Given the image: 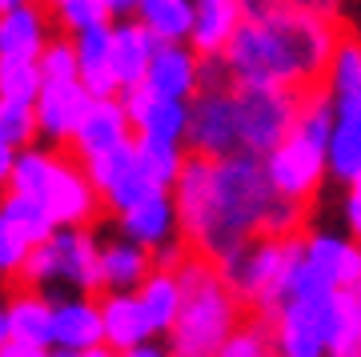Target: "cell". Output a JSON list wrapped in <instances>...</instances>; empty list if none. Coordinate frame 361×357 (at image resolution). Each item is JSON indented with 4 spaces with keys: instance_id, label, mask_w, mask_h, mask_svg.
Listing matches in <instances>:
<instances>
[{
    "instance_id": "6da1fadb",
    "label": "cell",
    "mask_w": 361,
    "mask_h": 357,
    "mask_svg": "<svg viewBox=\"0 0 361 357\" xmlns=\"http://www.w3.org/2000/svg\"><path fill=\"white\" fill-rule=\"evenodd\" d=\"M180 277V313L169 329V357H217L229 333L241 325L245 309L217 273V265L201 253L177 269Z\"/></svg>"
},
{
    "instance_id": "7a4b0ae2",
    "label": "cell",
    "mask_w": 361,
    "mask_h": 357,
    "mask_svg": "<svg viewBox=\"0 0 361 357\" xmlns=\"http://www.w3.org/2000/svg\"><path fill=\"white\" fill-rule=\"evenodd\" d=\"M233 101H237V133H241V145H245L249 153L269 157L293 133L305 97L293 89H273V85H237L233 89Z\"/></svg>"
},
{
    "instance_id": "3957f363",
    "label": "cell",
    "mask_w": 361,
    "mask_h": 357,
    "mask_svg": "<svg viewBox=\"0 0 361 357\" xmlns=\"http://www.w3.org/2000/svg\"><path fill=\"white\" fill-rule=\"evenodd\" d=\"M341 321V305H337V289L310 297H289L277 317V349L289 357H322L329 349Z\"/></svg>"
},
{
    "instance_id": "277c9868",
    "label": "cell",
    "mask_w": 361,
    "mask_h": 357,
    "mask_svg": "<svg viewBox=\"0 0 361 357\" xmlns=\"http://www.w3.org/2000/svg\"><path fill=\"white\" fill-rule=\"evenodd\" d=\"M325 161H329V145L322 140H310L305 133H289V137L277 145L265 161L269 169V181L273 189L281 197H293V201H313L317 189H322V177H325Z\"/></svg>"
},
{
    "instance_id": "5b68a950",
    "label": "cell",
    "mask_w": 361,
    "mask_h": 357,
    "mask_svg": "<svg viewBox=\"0 0 361 357\" xmlns=\"http://www.w3.org/2000/svg\"><path fill=\"white\" fill-rule=\"evenodd\" d=\"M40 201L52 209L56 225H68V229H89L104 209L101 193H97V185L89 177V169L80 165V161H73V157L68 161L65 157L52 161L49 185L40 193Z\"/></svg>"
},
{
    "instance_id": "8992f818",
    "label": "cell",
    "mask_w": 361,
    "mask_h": 357,
    "mask_svg": "<svg viewBox=\"0 0 361 357\" xmlns=\"http://www.w3.org/2000/svg\"><path fill=\"white\" fill-rule=\"evenodd\" d=\"M133 137H137V128H133V116L125 109V101L121 97H97L89 104L85 121L77 125L73 140H68V157L85 165V161L109 153V149H116V145H125Z\"/></svg>"
},
{
    "instance_id": "52a82bcc",
    "label": "cell",
    "mask_w": 361,
    "mask_h": 357,
    "mask_svg": "<svg viewBox=\"0 0 361 357\" xmlns=\"http://www.w3.org/2000/svg\"><path fill=\"white\" fill-rule=\"evenodd\" d=\"M189 145L209 157H225L241 145L237 133V101L233 92H197L189 109Z\"/></svg>"
},
{
    "instance_id": "ba28073f",
    "label": "cell",
    "mask_w": 361,
    "mask_h": 357,
    "mask_svg": "<svg viewBox=\"0 0 361 357\" xmlns=\"http://www.w3.org/2000/svg\"><path fill=\"white\" fill-rule=\"evenodd\" d=\"M92 101L97 97L85 89V80H44L40 97L32 101L37 104V121H40V137L68 145Z\"/></svg>"
},
{
    "instance_id": "9c48e42d",
    "label": "cell",
    "mask_w": 361,
    "mask_h": 357,
    "mask_svg": "<svg viewBox=\"0 0 361 357\" xmlns=\"http://www.w3.org/2000/svg\"><path fill=\"white\" fill-rule=\"evenodd\" d=\"M49 245H52V257H56V281H68V285H77L80 294H92V297L104 294L101 249H97L89 229L61 225L49 237Z\"/></svg>"
},
{
    "instance_id": "30bf717a",
    "label": "cell",
    "mask_w": 361,
    "mask_h": 357,
    "mask_svg": "<svg viewBox=\"0 0 361 357\" xmlns=\"http://www.w3.org/2000/svg\"><path fill=\"white\" fill-rule=\"evenodd\" d=\"M116 217H121V233L125 237L149 245V249L165 245L169 237H177V205H173L169 189H153L149 197H141L137 205H129Z\"/></svg>"
},
{
    "instance_id": "8fae6325",
    "label": "cell",
    "mask_w": 361,
    "mask_h": 357,
    "mask_svg": "<svg viewBox=\"0 0 361 357\" xmlns=\"http://www.w3.org/2000/svg\"><path fill=\"white\" fill-rule=\"evenodd\" d=\"M97 301H101V321H104V345H113L116 353H125L133 345L149 341L153 321H149V313H145L137 294H113V289H104Z\"/></svg>"
},
{
    "instance_id": "7c38bea8",
    "label": "cell",
    "mask_w": 361,
    "mask_h": 357,
    "mask_svg": "<svg viewBox=\"0 0 361 357\" xmlns=\"http://www.w3.org/2000/svg\"><path fill=\"white\" fill-rule=\"evenodd\" d=\"M49 4H16L0 13V56H40L49 44Z\"/></svg>"
},
{
    "instance_id": "4fadbf2b",
    "label": "cell",
    "mask_w": 361,
    "mask_h": 357,
    "mask_svg": "<svg viewBox=\"0 0 361 357\" xmlns=\"http://www.w3.org/2000/svg\"><path fill=\"white\" fill-rule=\"evenodd\" d=\"M77 56H80V80L92 97H121V80L113 73V28L92 25L77 32Z\"/></svg>"
},
{
    "instance_id": "5bb4252c",
    "label": "cell",
    "mask_w": 361,
    "mask_h": 357,
    "mask_svg": "<svg viewBox=\"0 0 361 357\" xmlns=\"http://www.w3.org/2000/svg\"><path fill=\"white\" fill-rule=\"evenodd\" d=\"M241 25V0H193V52L197 56H217L225 52L229 37Z\"/></svg>"
},
{
    "instance_id": "9a60e30c",
    "label": "cell",
    "mask_w": 361,
    "mask_h": 357,
    "mask_svg": "<svg viewBox=\"0 0 361 357\" xmlns=\"http://www.w3.org/2000/svg\"><path fill=\"white\" fill-rule=\"evenodd\" d=\"M161 40L141 25V20H125V25L113 28V73L121 80V89L129 85H141L149 77V64H153V52Z\"/></svg>"
},
{
    "instance_id": "2e32d148",
    "label": "cell",
    "mask_w": 361,
    "mask_h": 357,
    "mask_svg": "<svg viewBox=\"0 0 361 357\" xmlns=\"http://www.w3.org/2000/svg\"><path fill=\"white\" fill-rule=\"evenodd\" d=\"M104 341V321H101V301L92 294L77 301H56V321H52V345L65 349H89Z\"/></svg>"
},
{
    "instance_id": "e0dca14e",
    "label": "cell",
    "mask_w": 361,
    "mask_h": 357,
    "mask_svg": "<svg viewBox=\"0 0 361 357\" xmlns=\"http://www.w3.org/2000/svg\"><path fill=\"white\" fill-rule=\"evenodd\" d=\"M197 52L180 49V44H157L153 64H149V89L157 97H173V101H185L197 92Z\"/></svg>"
},
{
    "instance_id": "ac0fdd59",
    "label": "cell",
    "mask_w": 361,
    "mask_h": 357,
    "mask_svg": "<svg viewBox=\"0 0 361 357\" xmlns=\"http://www.w3.org/2000/svg\"><path fill=\"white\" fill-rule=\"evenodd\" d=\"M153 249L141 241H113L101 249V273H104V289L113 294H129V289H141V281L153 273Z\"/></svg>"
},
{
    "instance_id": "d6986e66",
    "label": "cell",
    "mask_w": 361,
    "mask_h": 357,
    "mask_svg": "<svg viewBox=\"0 0 361 357\" xmlns=\"http://www.w3.org/2000/svg\"><path fill=\"white\" fill-rule=\"evenodd\" d=\"M8 321H13V337L37 345H52V321H56V305L40 294L37 285H13L8 294Z\"/></svg>"
},
{
    "instance_id": "ffe728a7",
    "label": "cell",
    "mask_w": 361,
    "mask_h": 357,
    "mask_svg": "<svg viewBox=\"0 0 361 357\" xmlns=\"http://www.w3.org/2000/svg\"><path fill=\"white\" fill-rule=\"evenodd\" d=\"M0 213L13 221V229L25 237L28 245H40V241H49L52 233L61 229L56 225V217H52V209L40 197H32V193H16L8 189L4 197H0Z\"/></svg>"
},
{
    "instance_id": "44dd1931",
    "label": "cell",
    "mask_w": 361,
    "mask_h": 357,
    "mask_svg": "<svg viewBox=\"0 0 361 357\" xmlns=\"http://www.w3.org/2000/svg\"><path fill=\"white\" fill-rule=\"evenodd\" d=\"M137 20L161 44H180L193 32V0H141L137 4Z\"/></svg>"
},
{
    "instance_id": "7402d4cb",
    "label": "cell",
    "mask_w": 361,
    "mask_h": 357,
    "mask_svg": "<svg viewBox=\"0 0 361 357\" xmlns=\"http://www.w3.org/2000/svg\"><path fill=\"white\" fill-rule=\"evenodd\" d=\"M137 297H141L145 313H149V321H153V333L173 329V321H177V313H180V277L177 273L153 269V273L141 281Z\"/></svg>"
},
{
    "instance_id": "603a6c76",
    "label": "cell",
    "mask_w": 361,
    "mask_h": 357,
    "mask_svg": "<svg viewBox=\"0 0 361 357\" xmlns=\"http://www.w3.org/2000/svg\"><path fill=\"white\" fill-rule=\"evenodd\" d=\"M137 161H141L145 177L153 181L157 189H173V181L180 173V140H165V137H141L137 133Z\"/></svg>"
},
{
    "instance_id": "cb8c5ba5",
    "label": "cell",
    "mask_w": 361,
    "mask_h": 357,
    "mask_svg": "<svg viewBox=\"0 0 361 357\" xmlns=\"http://www.w3.org/2000/svg\"><path fill=\"white\" fill-rule=\"evenodd\" d=\"M40 89H44V73L37 56H0V97L37 101Z\"/></svg>"
},
{
    "instance_id": "d4e9b609",
    "label": "cell",
    "mask_w": 361,
    "mask_h": 357,
    "mask_svg": "<svg viewBox=\"0 0 361 357\" xmlns=\"http://www.w3.org/2000/svg\"><path fill=\"white\" fill-rule=\"evenodd\" d=\"M334 89L361 92V32L345 20H337V52H334Z\"/></svg>"
},
{
    "instance_id": "484cf974",
    "label": "cell",
    "mask_w": 361,
    "mask_h": 357,
    "mask_svg": "<svg viewBox=\"0 0 361 357\" xmlns=\"http://www.w3.org/2000/svg\"><path fill=\"white\" fill-rule=\"evenodd\" d=\"M337 305H341V321L329 341V357H361V285L337 289Z\"/></svg>"
},
{
    "instance_id": "4316f807",
    "label": "cell",
    "mask_w": 361,
    "mask_h": 357,
    "mask_svg": "<svg viewBox=\"0 0 361 357\" xmlns=\"http://www.w3.org/2000/svg\"><path fill=\"white\" fill-rule=\"evenodd\" d=\"M37 137H40L37 104L0 97V140H4V145H13V149H28Z\"/></svg>"
},
{
    "instance_id": "83f0119b",
    "label": "cell",
    "mask_w": 361,
    "mask_h": 357,
    "mask_svg": "<svg viewBox=\"0 0 361 357\" xmlns=\"http://www.w3.org/2000/svg\"><path fill=\"white\" fill-rule=\"evenodd\" d=\"M273 345H277V325L241 317V325L229 333V341L221 345L217 357H269Z\"/></svg>"
},
{
    "instance_id": "f1b7e54d",
    "label": "cell",
    "mask_w": 361,
    "mask_h": 357,
    "mask_svg": "<svg viewBox=\"0 0 361 357\" xmlns=\"http://www.w3.org/2000/svg\"><path fill=\"white\" fill-rule=\"evenodd\" d=\"M52 161H56V157H52V153H40L37 145L20 149V153H16V165H13V177H8V185H4V189H16V193H32V197H40V193H44V185H49Z\"/></svg>"
},
{
    "instance_id": "f546056e",
    "label": "cell",
    "mask_w": 361,
    "mask_h": 357,
    "mask_svg": "<svg viewBox=\"0 0 361 357\" xmlns=\"http://www.w3.org/2000/svg\"><path fill=\"white\" fill-rule=\"evenodd\" d=\"M40 73L44 80H80V56H77V40L68 37H52L40 49Z\"/></svg>"
},
{
    "instance_id": "4dcf8cb0",
    "label": "cell",
    "mask_w": 361,
    "mask_h": 357,
    "mask_svg": "<svg viewBox=\"0 0 361 357\" xmlns=\"http://www.w3.org/2000/svg\"><path fill=\"white\" fill-rule=\"evenodd\" d=\"M56 13V25H61V32H85V28L92 25H109V4L104 0H65V4H56L52 8Z\"/></svg>"
},
{
    "instance_id": "1f68e13d",
    "label": "cell",
    "mask_w": 361,
    "mask_h": 357,
    "mask_svg": "<svg viewBox=\"0 0 361 357\" xmlns=\"http://www.w3.org/2000/svg\"><path fill=\"white\" fill-rule=\"evenodd\" d=\"M329 165H334L337 177L353 181L361 173V128H334V137H329Z\"/></svg>"
},
{
    "instance_id": "d6a6232c",
    "label": "cell",
    "mask_w": 361,
    "mask_h": 357,
    "mask_svg": "<svg viewBox=\"0 0 361 357\" xmlns=\"http://www.w3.org/2000/svg\"><path fill=\"white\" fill-rule=\"evenodd\" d=\"M28 249H32V245L13 229V221L0 213V277L16 281V273H20V265H25Z\"/></svg>"
},
{
    "instance_id": "836d02e7",
    "label": "cell",
    "mask_w": 361,
    "mask_h": 357,
    "mask_svg": "<svg viewBox=\"0 0 361 357\" xmlns=\"http://www.w3.org/2000/svg\"><path fill=\"white\" fill-rule=\"evenodd\" d=\"M0 357H52V345H37L25 337H8L0 341Z\"/></svg>"
},
{
    "instance_id": "e575fe53",
    "label": "cell",
    "mask_w": 361,
    "mask_h": 357,
    "mask_svg": "<svg viewBox=\"0 0 361 357\" xmlns=\"http://www.w3.org/2000/svg\"><path fill=\"white\" fill-rule=\"evenodd\" d=\"M345 217H349V229L361 237V173L349 181V201H345Z\"/></svg>"
},
{
    "instance_id": "d590c367",
    "label": "cell",
    "mask_w": 361,
    "mask_h": 357,
    "mask_svg": "<svg viewBox=\"0 0 361 357\" xmlns=\"http://www.w3.org/2000/svg\"><path fill=\"white\" fill-rule=\"evenodd\" d=\"M341 125L361 128V92H345L341 97Z\"/></svg>"
},
{
    "instance_id": "8d00e7d4",
    "label": "cell",
    "mask_w": 361,
    "mask_h": 357,
    "mask_svg": "<svg viewBox=\"0 0 361 357\" xmlns=\"http://www.w3.org/2000/svg\"><path fill=\"white\" fill-rule=\"evenodd\" d=\"M16 153H20V149H13V145H4V140H0V185H8V177H13Z\"/></svg>"
},
{
    "instance_id": "74e56055",
    "label": "cell",
    "mask_w": 361,
    "mask_h": 357,
    "mask_svg": "<svg viewBox=\"0 0 361 357\" xmlns=\"http://www.w3.org/2000/svg\"><path fill=\"white\" fill-rule=\"evenodd\" d=\"M121 357H169V353L157 349V345H149V341H141V345H133V349H125Z\"/></svg>"
},
{
    "instance_id": "f35d334b",
    "label": "cell",
    "mask_w": 361,
    "mask_h": 357,
    "mask_svg": "<svg viewBox=\"0 0 361 357\" xmlns=\"http://www.w3.org/2000/svg\"><path fill=\"white\" fill-rule=\"evenodd\" d=\"M104 4H109V13L113 16H125V13H137L141 0H104Z\"/></svg>"
},
{
    "instance_id": "ab89813d",
    "label": "cell",
    "mask_w": 361,
    "mask_h": 357,
    "mask_svg": "<svg viewBox=\"0 0 361 357\" xmlns=\"http://www.w3.org/2000/svg\"><path fill=\"white\" fill-rule=\"evenodd\" d=\"M77 357H121V353H116V349H113V345H89V349H80V353Z\"/></svg>"
},
{
    "instance_id": "60d3db41",
    "label": "cell",
    "mask_w": 361,
    "mask_h": 357,
    "mask_svg": "<svg viewBox=\"0 0 361 357\" xmlns=\"http://www.w3.org/2000/svg\"><path fill=\"white\" fill-rule=\"evenodd\" d=\"M13 337V321H8V301H0V341Z\"/></svg>"
},
{
    "instance_id": "b9f144b4",
    "label": "cell",
    "mask_w": 361,
    "mask_h": 357,
    "mask_svg": "<svg viewBox=\"0 0 361 357\" xmlns=\"http://www.w3.org/2000/svg\"><path fill=\"white\" fill-rule=\"evenodd\" d=\"M80 349H65V345H52V357H77Z\"/></svg>"
},
{
    "instance_id": "7bdbcfd3",
    "label": "cell",
    "mask_w": 361,
    "mask_h": 357,
    "mask_svg": "<svg viewBox=\"0 0 361 357\" xmlns=\"http://www.w3.org/2000/svg\"><path fill=\"white\" fill-rule=\"evenodd\" d=\"M16 4H28V0H0V13H8V8H16Z\"/></svg>"
},
{
    "instance_id": "ee69618b",
    "label": "cell",
    "mask_w": 361,
    "mask_h": 357,
    "mask_svg": "<svg viewBox=\"0 0 361 357\" xmlns=\"http://www.w3.org/2000/svg\"><path fill=\"white\" fill-rule=\"evenodd\" d=\"M40 4H49V8H56V4H65V0H40Z\"/></svg>"
}]
</instances>
